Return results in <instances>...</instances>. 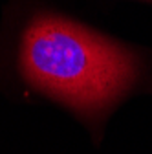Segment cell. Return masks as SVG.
<instances>
[{
    "instance_id": "cell-1",
    "label": "cell",
    "mask_w": 152,
    "mask_h": 154,
    "mask_svg": "<svg viewBox=\"0 0 152 154\" xmlns=\"http://www.w3.org/2000/svg\"><path fill=\"white\" fill-rule=\"evenodd\" d=\"M20 68L35 88L84 114L114 103L138 75L132 51L51 15L26 28Z\"/></svg>"
}]
</instances>
